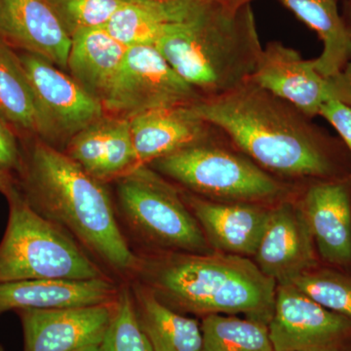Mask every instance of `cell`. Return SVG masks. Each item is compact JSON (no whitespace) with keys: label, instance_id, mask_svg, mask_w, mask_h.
Masks as SVG:
<instances>
[{"label":"cell","instance_id":"obj_1","mask_svg":"<svg viewBox=\"0 0 351 351\" xmlns=\"http://www.w3.org/2000/svg\"><path fill=\"white\" fill-rule=\"evenodd\" d=\"M193 108L281 181L299 186L351 175V157L341 138L250 80L228 93L202 99Z\"/></svg>","mask_w":351,"mask_h":351},{"label":"cell","instance_id":"obj_2","mask_svg":"<svg viewBox=\"0 0 351 351\" xmlns=\"http://www.w3.org/2000/svg\"><path fill=\"white\" fill-rule=\"evenodd\" d=\"M16 173L17 188L34 211L75 240L113 278H134L138 255L122 230L107 184L43 140L22 152Z\"/></svg>","mask_w":351,"mask_h":351},{"label":"cell","instance_id":"obj_3","mask_svg":"<svg viewBox=\"0 0 351 351\" xmlns=\"http://www.w3.org/2000/svg\"><path fill=\"white\" fill-rule=\"evenodd\" d=\"M132 280L138 281L166 306L202 318L211 314H243L269 325L277 283L252 258L228 254L138 252Z\"/></svg>","mask_w":351,"mask_h":351},{"label":"cell","instance_id":"obj_4","mask_svg":"<svg viewBox=\"0 0 351 351\" xmlns=\"http://www.w3.org/2000/svg\"><path fill=\"white\" fill-rule=\"evenodd\" d=\"M251 2L200 0L152 44L203 99L232 91L255 71L263 47Z\"/></svg>","mask_w":351,"mask_h":351},{"label":"cell","instance_id":"obj_5","mask_svg":"<svg viewBox=\"0 0 351 351\" xmlns=\"http://www.w3.org/2000/svg\"><path fill=\"white\" fill-rule=\"evenodd\" d=\"M149 166L180 189L219 202L274 205L294 196L301 186L265 172L221 130Z\"/></svg>","mask_w":351,"mask_h":351},{"label":"cell","instance_id":"obj_6","mask_svg":"<svg viewBox=\"0 0 351 351\" xmlns=\"http://www.w3.org/2000/svg\"><path fill=\"white\" fill-rule=\"evenodd\" d=\"M114 182L117 219L134 251L215 253L181 189L169 180L138 165Z\"/></svg>","mask_w":351,"mask_h":351},{"label":"cell","instance_id":"obj_7","mask_svg":"<svg viewBox=\"0 0 351 351\" xmlns=\"http://www.w3.org/2000/svg\"><path fill=\"white\" fill-rule=\"evenodd\" d=\"M5 197L9 216L0 241V284L112 277L75 240L34 211L17 186Z\"/></svg>","mask_w":351,"mask_h":351},{"label":"cell","instance_id":"obj_8","mask_svg":"<svg viewBox=\"0 0 351 351\" xmlns=\"http://www.w3.org/2000/svg\"><path fill=\"white\" fill-rule=\"evenodd\" d=\"M202 99L154 45L138 44L129 46L101 103L105 110L130 119L149 110L193 105Z\"/></svg>","mask_w":351,"mask_h":351},{"label":"cell","instance_id":"obj_9","mask_svg":"<svg viewBox=\"0 0 351 351\" xmlns=\"http://www.w3.org/2000/svg\"><path fill=\"white\" fill-rule=\"evenodd\" d=\"M38 104L44 142H66L104 117L105 108L71 75L32 53L18 54Z\"/></svg>","mask_w":351,"mask_h":351},{"label":"cell","instance_id":"obj_10","mask_svg":"<svg viewBox=\"0 0 351 351\" xmlns=\"http://www.w3.org/2000/svg\"><path fill=\"white\" fill-rule=\"evenodd\" d=\"M274 351H351V320L293 284L277 285L269 324Z\"/></svg>","mask_w":351,"mask_h":351},{"label":"cell","instance_id":"obj_11","mask_svg":"<svg viewBox=\"0 0 351 351\" xmlns=\"http://www.w3.org/2000/svg\"><path fill=\"white\" fill-rule=\"evenodd\" d=\"M295 200L313 233L320 262L351 271V175L304 182Z\"/></svg>","mask_w":351,"mask_h":351},{"label":"cell","instance_id":"obj_12","mask_svg":"<svg viewBox=\"0 0 351 351\" xmlns=\"http://www.w3.org/2000/svg\"><path fill=\"white\" fill-rule=\"evenodd\" d=\"M252 260L277 285L292 284L307 270L322 263L295 195L272 206L267 228Z\"/></svg>","mask_w":351,"mask_h":351},{"label":"cell","instance_id":"obj_13","mask_svg":"<svg viewBox=\"0 0 351 351\" xmlns=\"http://www.w3.org/2000/svg\"><path fill=\"white\" fill-rule=\"evenodd\" d=\"M119 300V299H117ZM117 301L64 308L21 309L24 351H73L107 338Z\"/></svg>","mask_w":351,"mask_h":351},{"label":"cell","instance_id":"obj_14","mask_svg":"<svg viewBox=\"0 0 351 351\" xmlns=\"http://www.w3.org/2000/svg\"><path fill=\"white\" fill-rule=\"evenodd\" d=\"M180 189L215 252L253 258L274 204L219 202Z\"/></svg>","mask_w":351,"mask_h":351},{"label":"cell","instance_id":"obj_15","mask_svg":"<svg viewBox=\"0 0 351 351\" xmlns=\"http://www.w3.org/2000/svg\"><path fill=\"white\" fill-rule=\"evenodd\" d=\"M250 80L274 96L292 104L311 119L329 100L327 78L314 69L313 60L279 41L263 48Z\"/></svg>","mask_w":351,"mask_h":351},{"label":"cell","instance_id":"obj_16","mask_svg":"<svg viewBox=\"0 0 351 351\" xmlns=\"http://www.w3.org/2000/svg\"><path fill=\"white\" fill-rule=\"evenodd\" d=\"M0 38L68 68L71 36L47 0H0Z\"/></svg>","mask_w":351,"mask_h":351},{"label":"cell","instance_id":"obj_17","mask_svg":"<svg viewBox=\"0 0 351 351\" xmlns=\"http://www.w3.org/2000/svg\"><path fill=\"white\" fill-rule=\"evenodd\" d=\"M64 152L85 172L105 184L138 166L130 119L127 117H101L73 136Z\"/></svg>","mask_w":351,"mask_h":351},{"label":"cell","instance_id":"obj_18","mask_svg":"<svg viewBox=\"0 0 351 351\" xmlns=\"http://www.w3.org/2000/svg\"><path fill=\"white\" fill-rule=\"evenodd\" d=\"M129 119L138 165H149L219 132L201 119L193 105L149 110Z\"/></svg>","mask_w":351,"mask_h":351},{"label":"cell","instance_id":"obj_19","mask_svg":"<svg viewBox=\"0 0 351 351\" xmlns=\"http://www.w3.org/2000/svg\"><path fill=\"white\" fill-rule=\"evenodd\" d=\"M122 283L112 277L91 280L36 279L0 284V315L21 309L96 306L117 301Z\"/></svg>","mask_w":351,"mask_h":351},{"label":"cell","instance_id":"obj_20","mask_svg":"<svg viewBox=\"0 0 351 351\" xmlns=\"http://www.w3.org/2000/svg\"><path fill=\"white\" fill-rule=\"evenodd\" d=\"M128 47L106 27L82 29L71 34L66 69L101 101L123 64Z\"/></svg>","mask_w":351,"mask_h":351},{"label":"cell","instance_id":"obj_21","mask_svg":"<svg viewBox=\"0 0 351 351\" xmlns=\"http://www.w3.org/2000/svg\"><path fill=\"white\" fill-rule=\"evenodd\" d=\"M138 326L154 351H201V323L164 304L136 280L127 281Z\"/></svg>","mask_w":351,"mask_h":351},{"label":"cell","instance_id":"obj_22","mask_svg":"<svg viewBox=\"0 0 351 351\" xmlns=\"http://www.w3.org/2000/svg\"><path fill=\"white\" fill-rule=\"evenodd\" d=\"M253 1V0H251ZM318 34L320 56L313 60L323 77L336 75L351 57V27L338 8V0H277Z\"/></svg>","mask_w":351,"mask_h":351},{"label":"cell","instance_id":"obj_23","mask_svg":"<svg viewBox=\"0 0 351 351\" xmlns=\"http://www.w3.org/2000/svg\"><path fill=\"white\" fill-rule=\"evenodd\" d=\"M197 1L127 0L105 27L112 36L127 46L152 45L166 25L186 20Z\"/></svg>","mask_w":351,"mask_h":351},{"label":"cell","instance_id":"obj_24","mask_svg":"<svg viewBox=\"0 0 351 351\" xmlns=\"http://www.w3.org/2000/svg\"><path fill=\"white\" fill-rule=\"evenodd\" d=\"M0 114L21 130L40 136L36 97L19 56L0 39Z\"/></svg>","mask_w":351,"mask_h":351},{"label":"cell","instance_id":"obj_25","mask_svg":"<svg viewBox=\"0 0 351 351\" xmlns=\"http://www.w3.org/2000/svg\"><path fill=\"white\" fill-rule=\"evenodd\" d=\"M201 319V351H274L269 325L232 314H211Z\"/></svg>","mask_w":351,"mask_h":351},{"label":"cell","instance_id":"obj_26","mask_svg":"<svg viewBox=\"0 0 351 351\" xmlns=\"http://www.w3.org/2000/svg\"><path fill=\"white\" fill-rule=\"evenodd\" d=\"M292 284L314 301L351 320V271L319 263Z\"/></svg>","mask_w":351,"mask_h":351},{"label":"cell","instance_id":"obj_27","mask_svg":"<svg viewBox=\"0 0 351 351\" xmlns=\"http://www.w3.org/2000/svg\"><path fill=\"white\" fill-rule=\"evenodd\" d=\"M69 34L105 27L127 0H47Z\"/></svg>","mask_w":351,"mask_h":351},{"label":"cell","instance_id":"obj_28","mask_svg":"<svg viewBox=\"0 0 351 351\" xmlns=\"http://www.w3.org/2000/svg\"><path fill=\"white\" fill-rule=\"evenodd\" d=\"M108 351H154L138 326L128 282L122 283L117 311L106 338Z\"/></svg>","mask_w":351,"mask_h":351},{"label":"cell","instance_id":"obj_29","mask_svg":"<svg viewBox=\"0 0 351 351\" xmlns=\"http://www.w3.org/2000/svg\"><path fill=\"white\" fill-rule=\"evenodd\" d=\"M318 115L336 130L351 157V108L336 99L330 98L323 104Z\"/></svg>","mask_w":351,"mask_h":351},{"label":"cell","instance_id":"obj_30","mask_svg":"<svg viewBox=\"0 0 351 351\" xmlns=\"http://www.w3.org/2000/svg\"><path fill=\"white\" fill-rule=\"evenodd\" d=\"M22 151L11 124L0 114V170L16 172L19 168Z\"/></svg>","mask_w":351,"mask_h":351},{"label":"cell","instance_id":"obj_31","mask_svg":"<svg viewBox=\"0 0 351 351\" xmlns=\"http://www.w3.org/2000/svg\"><path fill=\"white\" fill-rule=\"evenodd\" d=\"M343 17L351 27V5L346 2ZM327 83L330 97L351 108V57L336 75L327 78Z\"/></svg>","mask_w":351,"mask_h":351},{"label":"cell","instance_id":"obj_32","mask_svg":"<svg viewBox=\"0 0 351 351\" xmlns=\"http://www.w3.org/2000/svg\"><path fill=\"white\" fill-rule=\"evenodd\" d=\"M16 186L17 184L12 173L0 170V193L6 196Z\"/></svg>","mask_w":351,"mask_h":351},{"label":"cell","instance_id":"obj_33","mask_svg":"<svg viewBox=\"0 0 351 351\" xmlns=\"http://www.w3.org/2000/svg\"><path fill=\"white\" fill-rule=\"evenodd\" d=\"M73 351H108L107 345H106V339L101 343H92V345H88L83 346V348H78Z\"/></svg>","mask_w":351,"mask_h":351},{"label":"cell","instance_id":"obj_34","mask_svg":"<svg viewBox=\"0 0 351 351\" xmlns=\"http://www.w3.org/2000/svg\"><path fill=\"white\" fill-rule=\"evenodd\" d=\"M157 2H179V1H191V0H154Z\"/></svg>","mask_w":351,"mask_h":351},{"label":"cell","instance_id":"obj_35","mask_svg":"<svg viewBox=\"0 0 351 351\" xmlns=\"http://www.w3.org/2000/svg\"><path fill=\"white\" fill-rule=\"evenodd\" d=\"M345 2H346V3L350 4L351 5V0H345Z\"/></svg>","mask_w":351,"mask_h":351},{"label":"cell","instance_id":"obj_36","mask_svg":"<svg viewBox=\"0 0 351 351\" xmlns=\"http://www.w3.org/2000/svg\"><path fill=\"white\" fill-rule=\"evenodd\" d=\"M0 351H4L3 348H2V346H0Z\"/></svg>","mask_w":351,"mask_h":351}]
</instances>
